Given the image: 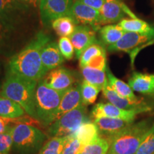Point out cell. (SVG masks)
<instances>
[{
  "label": "cell",
  "instance_id": "1",
  "mask_svg": "<svg viewBox=\"0 0 154 154\" xmlns=\"http://www.w3.org/2000/svg\"><path fill=\"white\" fill-rule=\"evenodd\" d=\"M49 36L40 32L22 51L9 61V73L38 82L48 73L42 63L41 52L49 42Z\"/></svg>",
  "mask_w": 154,
  "mask_h": 154
},
{
  "label": "cell",
  "instance_id": "2",
  "mask_svg": "<svg viewBox=\"0 0 154 154\" xmlns=\"http://www.w3.org/2000/svg\"><path fill=\"white\" fill-rule=\"evenodd\" d=\"M38 82L8 73L0 95L12 100L22 106L25 112L37 119L35 110V91Z\"/></svg>",
  "mask_w": 154,
  "mask_h": 154
},
{
  "label": "cell",
  "instance_id": "3",
  "mask_svg": "<svg viewBox=\"0 0 154 154\" xmlns=\"http://www.w3.org/2000/svg\"><path fill=\"white\" fill-rule=\"evenodd\" d=\"M149 121L131 124L108 138L110 142L109 154H135L152 126Z\"/></svg>",
  "mask_w": 154,
  "mask_h": 154
},
{
  "label": "cell",
  "instance_id": "4",
  "mask_svg": "<svg viewBox=\"0 0 154 154\" xmlns=\"http://www.w3.org/2000/svg\"><path fill=\"white\" fill-rule=\"evenodd\" d=\"M66 91H59L51 88L38 81L35 91V110L38 120L44 126L54 122V115Z\"/></svg>",
  "mask_w": 154,
  "mask_h": 154
},
{
  "label": "cell",
  "instance_id": "5",
  "mask_svg": "<svg viewBox=\"0 0 154 154\" xmlns=\"http://www.w3.org/2000/svg\"><path fill=\"white\" fill-rule=\"evenodd\" d=\"M13 149L22 153H35L41 150L47 136L38 128L27 124H15L11 129Z\"/></svg>",
  "mask_w": 154,
  "mask_h": 154
},
{
  "label": "cell",
  "instance_id": "6",
  "mask_svg": "<svg viewBox=\"0 0 154 154\" xmlns=\"http://www.w3.org/2000/svg\"><path fill=\"white\" fill-rule=\"evenodd\" d=\"M86 106L82 104L63 114L50 125L48 133L51 137H62L74 134L87 119Z\"/></svg>",
  "mask_w": 154,
  "mask_h": 154
},
{
  "label": "cell",
  "instance_id": "7",
  "mask_svg": "<svg viewBox=\"0 0 154 154\" xmlns=\"http://www.w3.org/2000/svg\"><path fill=\"white\" fill-rule=\"evenodd\" d=\"M154 44V30L149 33L126 32L116 43L108 47L110 52H128L144 45Z\"/></svg>",
  "mask_w": 154,
  "mask_h": 154
},
{
  "label": "cell",
  "instance_id": "8",
  "mask_svg": "<svg viewBox=\"0 0 154 154\" xmlns=\"http://www.w3.org/2000/svg\"><path fill=\"white\" fill-rule=\"evenodd\" d=\"M74 0H40L39 11L44 24L62 17H69Z\"/></svg>",
  "mask_w": 154,
  "mask_h": 154
},
{
  "label": "cell",
  "instance_id": "9",
  "mask_svg": "<svg viewBox=\"0 0 154 154\" xmlns=\"http://www.w3.org/2000/svg\"><path fill=\"white\" fill-rule=\"evenodd\" d=\"M69 17L78 25H87L95 30L101 27V14L99 11L75 0L73 3Z\"/></svg>",
  "mask_w": 154,
  "mask_h": 154
},
{
  "label": "cell",
  "instance_id": "10",
  "mask_svg": "<svg viewBox=\"0 0 154 154\" xmlns=\"http://www.w3.org/2000/svg\"><path fill=\"white\" fill-rule=\"evenodd\" d=\"M99 12L101 25L120 22L126 15L131 18H137L129 8L120 0H105Z\"/></svg>",
  "mask_w": 154,
  "mask_h": 154
},
{
  "label": "cell",
  "instance_id": "11",
  "mask_svg": "<svg viewBox=\"0 0 154 154\" xmlns=\"http://www.w3.org/2000/svg\"><path fill=\"white\" fill-rule=\"evenodd\" d=\"M48 87L59 91H66L76 82V78L72 71L58 67L49 71L42 79Z\"/></svg>",
  "mask_w": 154,
  "mask_h": 154
},
{
  "label": "cell",
  "instance_id": "12",
  "mask_svg": "<svg viewBox=\"0 0 154 154\" xmlns=\"http://www.w3.org/2000/svg\"><path fill=\"white\" fill-rule=\"evenodd\" d=\"M145 109H138V110H126L110 103H99L93 107L91 111V116L94 119L99 117H110V118L121 119L123 120L134 122V119L138 114L147 112Z\"/></svg>",
  "mask_w": 154,
  "mask_h": 154
},
{
  "label": "cell",
  "instance_id": "13",
  "mask_svg": "<svg viewBox=\"0 0 154 154\" xmlns=\"http://www.w3.org/2000/svg\"><path fill=\"white\" fill-rule=\"evenodd\" d=\"M96 31L87 25H77L76 26L74 32L69 36V38L74 45L76 59H79L83 51L89 46L98 43Z\"/></svg>",
  "mask_w": 154,
  "mask_h": 154
},
{
  "label": "cell",
  "instance_id": "14",
  "mask_svg": "<svg viewBox=\"0 0 154 154\" xmlns=\"http://www.w3.org/2000/svg\"><path fill=\"white\" fill-rule=\"evenodd\" d=\"M103 96L106 99L109 103L116 106V107L120 108L126 110H138V109H145L148 111L151 109V108L147 105L143 101V99H140L137 101L129 99L128 98L123 97L113 89L112 87L109 85L108 81L102 88Z\"/></svg>",
  "mask_w": 154,
  "mask_h": 154
},
{
  "label": "cell",
  "instance_id": "15",
  "mask_svg": "<svg viewBox=\"0 0 154 154\" xmlns=\"http://www.w3.org/2000/svg\"><path fill=\"white\" fill-rule=\"evenodd\" d=\"M81 84H76L65 92L62 99L54 115V122L59 119L63 114L72 111L76 107L82 105ZM53 122V123H54Z\"/></svg>",
  "mask_w": 154,
  "mask_h": 154
},
{
  "label": "cell",
  "instance_id": "16",
  "mask_svg": "<svg viewBox=\"0 0 154 154\" xmlns=\"http://www.w3.org/2000/svg\"><path fill=\"white\" fill-rule=\"evenodd\" d=\"M41 58L42 63L48 72L59 67L64 61V58L55 42H49L44 46L42 50Z\"/></svg>",
  "mask_w": 154,
  "mask_h": 154
},
{
  "label": "cell",
  "instance_id": "17",
  "mask_svg": "<svg viewBox=\"0 0 154 154\" xmlns=\"http://www.w3.org/2000/svg\"><path fill=\"white\" fill-rule=\"evenodd\" d=\"M94 123L99 128V133L106 135L109 138L124 129L134 122L121 119L102 116L94 119Z\"/></svg>",
  "mask_w": 154,
  "mask_h": 154
},
{
  "label": "cell",
  "instance_id": "18",
  "mask_svg": "<svg viewBox=\"0 0 154 154\" xmlns=\"http://www.w3.org/2000/svg\"><path fill=\"white\" fill-rule=\"evenodd\" d=\"M128 84L133 91L146 95L154 96V74L133 73Z\"/></svg>",
  "mask_w": 154,
  "mask_h": 154
},
{
  "label": "cell",
  "instance_id": "19",
  "mask_svg": "<svg viewBox=\"0 0 154 154\" xmlns=\"http://www.w3.org/2000/svg\"><path fill=\"white\" fill-rule=\"evenodd\" d=\"M69 136L77 138L81 142L83 148L99 137V130L95 123L87 121L83 123L79 128Z\"/></svg>",
  "mask_w": 154,
  "mask_h": 154
},
{
  "label": "cell",
  "instance_id": "20",
  "mask_svg": "<svg viewBox=\"0 0 154 154\" xmlns=\"http://www.w3.org/2000/svg\"><path fill=\"white\" fill-rule=\"evenodd\" d=\"M25 113L24 109L12 100L0 95V116L7 119H16Z\"/></svg>",
  "mask_w": 154,
  "mask_h": 154
},
{
  "label": "cell",
  "instance_id": "21",
  "mask_svg": "<svg viewBox=\"0 0 154 154\" xmlns=\"http://www.w3.org/2000/svg\"><path fill=\"white\" fill-rule=\"evenodd\" d=\"M126 32L119 24L105 25L99 29L102 42L109 46L116 43Z\"/></svg>",
  "mask_w": 154,
  "mask_h": 154
},
{
  "label": "cell",
  "instance_id": "22",
  "mask_svg": "<svg viewBox=\"0 0 154 154\" xmlns=\"http://www.w3.org/2000/svg\"><path fill=\"white\" fill-rule=\"evenodd\" d=\"M106 75L108 79V82H109V85L114 91L118 93L119 95H121L123 97L128 98V99L134 100V101H137L140 99L138 97H136V95L134 94V91L132 88L130 87L128 84L121 81L119 79L116 78L109 69L106 68Z\"/></svg>",
  "mask_w": 154,
  "mask_h": 154
},
{
  "label": "cell",
  "instance_id": "23",
  "mask_svg": "<svg viewBox=\"0 0 154 154\" xmlns=\"http://www.w3.org/2000/svg\"><path fill=\"white\" fill-rule=\"evenodd\" d=\"M81 69H82V74L84 80L102 90L103 86L108 81L107 75L106 73V70H100V69H94L89 66H85Z\"/></svg>",
  "mask_w": 154,
  "mask_h": 154
},
{
  "label": "cell",
  "instance_id": "24",
  "mask_svg": "<svg viewBox=\"0 0 154 154\" xmlns=\"http://www.w3.org/2000/svg\"><path fill=\"white\" fill-rule=\"evenodd\" d=\"M119 25L126 32L146 34L154 30V28L147 22L138 18L123 19L119 23Z\"/></svg>",
  "mask_w": 154,
  "mask_h": 154
},
{
  "label": "cell",
  "instance_id": "25",
  "mask_svg": "<svg viewBox=\"0 0 154 154\" xmlns=\"http://www.w3.org/2000/svg\"><path fill=\"white\" fill-rule=\"evenodd\" d=\"M54 30L60 37H69L74 32L76 24L72 17L66 16L55 19L51 23Z\"/></svg>",
  "mask_w": 154,
  "mask_h": 154
},
{
  "label": "cell",
  "instance_id": "26",
  "mask_svg": "<svg viewBox=\"0 0 154 154\" xmlns=\"http://www.w3.org/2000/svg\"><path fill=\"white\" fill-rule=\"evenodd\" d=\"M68 141L69 136L52 137L44 144L39 151V154H63Z\"/></svg>",
  "mask_w": 154,
  "mask_h": 154
},
{
  "label": "cell",
  "instance_id": "27",
  "mask_svg": "<svg viewBox=\"0 0 154 154\" xmlns=\"http://www.w3.org/2000/svg\"><path fill=\"white\" fill-rule=\"evenodd\" d=\"M110 149L108 138L98 137L90 143L84 146L79 154H106Z\"/></svg>",
  "mask_w": 154,
  "mask_h": 154
},
{
  "label": "cell",
  "instance_id": "28",
  "mask_svg": "<svg viewBox=\"0 0 154 154\" xmlns=\"http://www.w3.org/2000/svg\"><path fill=\"white\" fill-rule=\"evenodd\" d=\"M101 91L97 86L84 80L81 84V94L82 103L85 106L91 105L96 101L97 96Z\"/></svg>",
  "mask_w": 154,
  "mask_h": 154
},
{
  "label": "cell",
  "instance_id": "29",
  "mask_svg": "<svg viewBox=\"0 0 154 154\" xmlns=\"http://www.w3.org/2000/svg\"><path fill=\"white\" fill-rule=\"evenodd\" d=\"M106 54L104 47L101 44L95 43L89 46L87 49L83 51L79 58V66L81 68L85 67L88 65V62L93 59L94 57H97L99 55Z\"/></svg>",
  "mask_w": 154,
  "mask_h": 154
},
{
  "label": "cell",
  "instance_id": "30",
  "mask_svg": "<svg viewBox=\"0 0 154 154\" xmlns=\"http://www.w3.org/2000/svg\"><path fill=\"white\" fill-rule=\"evenodd\" d=\"M135 154H154V124L146 135Z\"/></svg>",
  "mask_w": 154,
  "mask_h": 154
},
{
  "label": "cell",
  "instance_id": "31",
  "mask_svg": "<svg viewBox=\"0 0 154 154\" xmlns=\"http://www.w3.org/2000/svg\"><path fill=\"white\" fill-rule=\"evenodd\" d=\"M58 47L64 59L70 60L74 57V47L69 37H60L58 42Z\"/></svg>",
  "mask_w": 154,
  "mask_h": 154
},
{
  "label": "cell",
  "instance_id": "32",
  "mask_svg": "<svg viewBox=\"0 0 154 154\" xmlns=\"http://www.w3.org/2000/svg\"><path fill=\"white\" fill-rule=\"evenodd\" d=\"M12 127L7 131L0 134V154H7L13 147Z\"/></svg>",
  "mask_w": 154,
  "mask_h": 154
},
{
  "label": "cell",
  "instance_id": "33",
  "mask_svg": "<svg viewBox=\"0 0 154 154\" xmlns=\"http://www.w3.org/2000/svg\"><path fill=\"white\" fill-rule=\"evenodd\" d=\"M82 149V143L79 140L69 136V141L65 146L63 154H79Z\"/></svg>",
  "mask_w": 154,
  "mask_h": 154
},
{
  "label": "cell",
  "instance_id": "34",
  "mask_svg": "<svg viewBox=\"0 0 154 154\" xmlns=\"http://www.w3.org/2000/svg\"><path fill=\"white\" fill-rule=\"evenodd\" d=\"M22 4L16 0H0V17L3 14L17 8H22Z\"/></svg>",
  "mask_w": 154,
  "mask_h": 154
},
{
  "label": "cell",
  "instance_id": "35",
  "mask_svg": "<svg viewBox=\"0 0 154 154\" xmlns=\"http://www.w3.org/2000/svg\"><path fill=\"white\" fill-rule=\"evenodd\" d=\"M86 66L91 67L94 69H100V70H106V54L99 55L94 57L88 63Z\"/></svg>",
  "mask_w": 154,
  "mask_h": 154
},
{
  "label": "cell",
  "instance_id": "36",
  "mask_svg": "<svg viewBox=\"0 0 154 154\" xmlns=\"http://www.w3.org/2000/svg\"><path fill=\"white\" fill-rule=\"evenodd\" d=\"M78 1L99 11L103 7L105 0H78Z\"/></svg>",
  "mask_w": 154,
  "mask_h": 154
},
{
  "label": "cell",
  "instance_id": "37",
  "mask_svg": "<svg viewBox=\"0 0 154 154\" xmlns=\"http://www.w3.org/2000/svg\"><path fill=\"white\" fill-rule=\"evenodd\" d=\"M10 124H12L11 119L4 118V117L0 116V134H2V133H5L9 129H10L12 127L9 126Z\"/></svg>",
  "mask_w": 154,
  "mask_h": 154
},
{
  "label": "cell",
  "instance_id": "38",
  "mask_svg": "<svg viewBox=\"0 0 154 154\" xmlns=\"http://www.w3.org/2000/svg\"><path fill=\"white\" fill-rule=\"evenodd\" d=\"M19 2V3L22 4L25 6H31V7H36L38 5H39L40 0H16Z\"/></svg>",
  "mask_w": 154,
  "mask_h": 154
},
{
  "label": "cell",
  "instance_id": "39",
  "mask_svg": "<svg viewBox=\"0 0 154 154\" xmlns=\"http://www.w3.org/2000/svg\"><path fill=\"white\" fill-rule=\"evenodd\" d=\"M5 26H4L3 22L1 20V17H0V44L2 42L4 38V34H5Z\"/></svg>",
  "mask_w": 154,
  "mask_h": 154
}]
</instances>
